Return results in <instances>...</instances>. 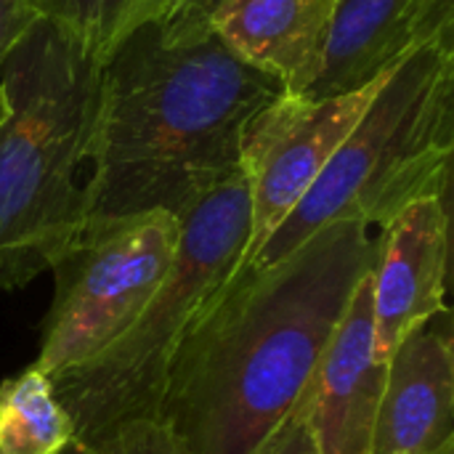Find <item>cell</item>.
<instances>
[{"instance_id":"1","label":"cell","mask_w":454,"mask_h":454,"mask_svg":"<svg viewBox=\"0 0 454 454\" xmlns=\"http://www.w3.org/2000/svg\"><path fill=\"white\" fill-rule=\"evenodd\" d=\"M378 234L335 221L269 266H239L181 340L157 407L189 454H250L309 394Z\"/></svg>"},{"instance_id":"2","label":"cell","mask_w":454,"mask_h":454,"mask_svg":"<svg viewBox=\"0 0 454 454\" xmlns=\"http://www.w3.org/2000/svg\"><path fill=\"white\" fill-rule=\"evenodd\" d=\"M282 96L213 32L170 43L138 24L104 59L85 181V226L178 215L242 168L255 117Z\"/></svg>"},{"instance_id":"3","label":"cell","mask_w":454,"mask_h":454,"mask_svg":"<svg viewBox=\"0 0 454 454\" xmlns=\"http://www.w3.org/2000/svg\"><path fill=\"white\" fill-rule=\"evenodd\" d=\"M104 56L40 19L0 67V290H19L85 231Z\"/></svg>"},{"instance_id":"4","label":"cell","mask_w":454,"mask_h":454,"mask_svg":"<svg viewBox=\"0 0 454 454\" xmlns=\"http://www.w3.org/2000/svg\"><path fill=\"white\" fill-rule=\"evenodd\" d=\"M454 29L407 53L295 210L242 266H269L335 221L383 229L423 197H450Z\"/></svg>"},{"instance_id":"5","label":"cell","mask_w":454,"mask_h":454,"mask_svg":"<svg viewBox=\"0 0 454 454\" xmlns=\"http://www.w3.org/2000/svg\"><path fill=\"white\" fill-rule=\"evenodd\" d=\"M178 245L157 293L98 354L51 378L74 439L101 447L117 428L154 420L170 362L194 319L245 263L253 237V194L239 168L178 215Z\"/></svg>"},{"instance_id":"6","label":"cell","mask_w":454,"mask_h":454,"mask_svg":"<svg viewBox=\"0 0 454 454\" xmlns=\"http://www.w3.org/2000/svg\"><path fill=\"white\" fill-rule=\"evenodd\" d=\"M176 245L178 221L165 210L85 226L51 266L56 287L32 364L56 375L98 354L157 293Z\"/></svg>"},{"instance_id":"7","label":"cell","mask_w":454,"mask_h":454,"mask_svg":"<svg viewBox=\"0 0 454 454\" xmlns=\"http://www.w3.org/2000/svg\"><path fill=\"white\" fill-rule=\"evenodd\" d=\"M383 80L386 74L367 88L325 98L282 93L255 117L242 146V170L253 194V237L245 263L314 186Z\"/></svg>"},{"instance_id":"8","label":"cell","mask_w":454,"mask_h":454,"mask_svg":"<svg viewBox=\"0 0 454 454\" xmlns=\"http://www.w3.org/2000/svg\"><path fill=\"white\" fill-rule=\"evenodd\" d=\"M450 197H423L378 234L372 266V356L388 364L402 343L447 311Z\"/></svg>"},{"instance_id":"9","label":"cell","mask_w":454,"mask_h":454,"mask_svg":"<svg viewBox=\"0 0 454 454\" xmlns=\"http://www.w3.org/2000/svg\"><path fill=\"white\" fill-rule=\"evenodd\" d=\"M386 375L388 364H378L372 356V271H367L309 391L319 454H370Z\"/></svg>"},{"instance_id":"10","label":"cell","mask_w":454,"mask_h":454,"mask_svg":"<svg viewBox=\"0 0 454 454\" xmlns=\"http://www.w3.org/2000/svg\"><path fill=\"white\" fill-rule=\"evenodd\" d=\"M333 32L309 98L367 88L407 53L454 29V0H333Z\"/></svg>"},{"instance_id":"11","label":"cell","mask_w":454,"mask_h":454,"mask_svg":"<svg viewBox=\"0 0 454 454\" xmlns=\"http://www.w3.org/2000/svg\"><path fill=\"white\" fill-rule=\"evenodd\" d=\"M452 436L454 340L447 309L391 356L370 454H428Z\"/></svg>"},{"instance_id":"12","label":"cell","mask_w":454,"mask_h":454,"mask_svg":"<svg viewBox=\"0 0 454 454\" xmlns=\"http://www.w3.org/2000/svg\"><path fill=\"white\" fill-rule=\"evenodd\" d=\"M333 11V0H226L207 29L285 96H306L325 64Z\"/></svg>"},{"instance_id":"13","label":"cell","mask_w":454,"mask_h":454,"mask_svg":"<svg viewBox=\"0 0 454 454\" xmlns=\"http://www.w3.org/2000/svg\"><path fill=\"white\" fill-rule=\"evenodd\" d=\"M72 439V420L37 364L0 383V454H59Z\"/></svg>"},{"instance_id":"14","label":"cell","mask_w":454,"mask_h":454,"mask_svg":"<svg viewBox=\"0 0 454 454\" xmlns=\"http://www.w3.org/2000/svg\"><path fill=\"white\" fill-rule=\"evenodd\" d=\"M144 0H40L43 16L88 43L104 59L136 24Z\"/></svg>"},{"instance_id":"15","label":"cell","mask_w":454,"mask_h":454,"mask_svg":"<svg viewBox=\"0 0 454 454\" xmlns=\"http://www.w3.org/2000/svg\"><path fill=\"white\" fill-rule=\"evenodd\" d=\"M223 3L226 0H144L133 27L154 24L157 32L170 43L197 40L210 32V19Z\"/></svg>"},{"instance_id":"16","label":"cell","mask_w":454,"mask_h":454,"mask_svg":"<svg viewBox=\"0 0 454 454\" xmlns=\"http://www.w3.org/2000/svg\"><path fill=\"white\" fill-rule=\"evenodd\" d=\"M96 450L101 454H189L186 447L157 420L128 423Z\"/></svg>"},{"instance_id":"17","label":"cell","mask_w":454,"mask_h":454,"mask_svg":"<svg viewBox=\"0 0 454 454\" xmlns=\"http://www.w3.org/2000/svg\"><path fill=\"white\" fill-rule=\"evenodd\" d=\"M250 454H319V444L309 418V394Z\"/></svg>"},{"instance_id":"18","label":"cell","mask_w":454,"mask_h":454,"mask_svg":"<svg viewBox=\"0 0 454 454\" xmlns=\"http://www.w3.org/2000/svg\"><path fill=\"white\" fill-rule=\"evenodd\" d=\"M40 19V0H0V67Z\"/></svg>"},{"instance_id":"19","label":"cell","mask_w":454,"mask_h":454,"mask_svg":"<svg viewBox=\"0 0 454 454\" xmlns=\"http://www.w3.org/2000/svg\"><path fill=\"white\" fill-rule=\"evenodd\" d=\"M59 454H101L98 450H93V447H88V444H82L80 439H72L64 450Z\"/></svg>"},{"instance_id":"20","label":"cell","mask_w":454,"mask_h":454,"mask_svg":"<svg viewBox=\"0 0 454 454\" xmlns=\"http://www.w3.org/2000/svg\"><path fill=\"white\" fill-rule=\"evenodd\" d=\"M428 454H454V436L452 439H447L444 444H439L436 450H431Z\"/></svg>"},{"instance_id":"21","label":"cell","mask_w":454,"mask_h":454,"mask_svg":"<svg viewBox=\"0 0 454 454\" xmlns=\"http://www.w3.org/2000/svg\"><path fill=\"white\" fill-rule=\"evenodd\" d=\"M3 117H5V101H3V90H0V122H3Z\"/></svg>"}]
</instances>
